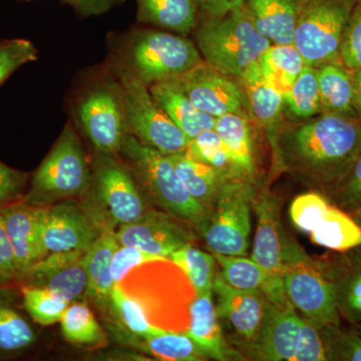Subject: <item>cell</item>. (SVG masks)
Listing matches in <instances>:
<instances>
[{"instance_id": "26", "label": "cell", "mask_w": 361, "mask_h": 361, "mask_svg": "<svg viewBox=\"0 0 361 361\" xmlns=\"http://www.w3.org/2000/svg\"><path fill=\"white\" fill-rule=\"evenodd\" d=\"M137 20L187 37L198 23L196 0H135Z\"/></svg>"}, {"instance_id": "29", "label": "cell", "mask_w": 361, "mask_h": 361, "mask_svg": "<svg viewBox=\"0 0 361 361\" xmlns=\"http://www.w3.org/2000/svg\"><path fill=\"white\" fill-rule=\"evenodd\" d=\"M258 65L263 77L284 97L306 66L293 44H271L259 59Z\"/></svg>"}, {"instance_id": "51", "label": "cell", "mask_w": 361, "mask_h": 361, "mask_svg": "<svg viewBox=\"0 0 361 361\" xmlns=\"http://www.w3.org/2000/svg\"><path fill=\"white\" fill-rule=\"evenodd\" d=\"M199 11L208 16H222L245 6L246 0H196Z\"/></svg>"}, {"instance_id": "23", "label": "cell", "mask_w": 361, "mask_h": 361, "mask_svg": "<svg viewBox=\"0 0 361 361\" xmlns=\"http://www.w3.org/2000/svg\"><path fill=\"white\" fill-rule=\"evenodd\" d=\"M303 0H246L251 20L272 44H293Z\"/></svg>"}, {"instance_id": "37", "label": "cell", "mask_w": 361, "mask_h": 361, "mask_svg": "<svg viewBox=\"0 0 361 361\" xmlns=\"http://www.w3.org/2000/svg\"><path fill=\"white\" fill-rule=\"evenodd\" d=\"M59 322L63 336L71 343L94 345L104 341L103 330L87 304H71Z\"/></svg>"}, {"instance_id": "33", "label": "cell", "mask_w": 361, "mask_h": 361, "mask_svg": "<svg viewBox=\"0 0 361 361\" xmlns=\"http://www.w3.org/2000/svg\"><path fill=\"white\" fill-rule=\"evenodd\" d=\"M284 99L289 111L298 121L307 120L322 113L316 68L304 66Z\"/></svg>"}, {"instance_id": "9", "label": "cell", "mask_w": 361, "mask_h": 361, "mask_svg": "<svg viewBox=\"0 0 361 361\" xmlns=\"http://www.w3.org/2000/svg\"><path fill=\"white\" fill-rule=\"evenodd\" d=\"M257 180L232 179L221 188L202 236L213 253L246 256Z\"/></svg>"}, {"instance_id": "14", "label": "cell", "mask_w": 361, "mask_h": 361, "mask_svg": "<svg viewBox=\"0 0 361 361\" xmlns=\"http://www.w3.org/2000/svg\"><path fill=\"white\" fill-rule=\"evenodd\" d=\"M213 294L218 318L229 325L237 350L247 360V353L262 329L270 301L261 289L232 287L223 279L219 271L214 278Z\"/></svg>"}, {"instance_id": "34", "label": "cell", "mask_w": 361, "mask_h": 361, "mask_svg": "<svg viewBox=\"0 0 361 361\" xmlns=\"http://www.w3.org/2000/svg\"><path fill=\"white\" fill-rule=\"evenodd\" d=\"M322 266L334 284L339 312L349 322L361 324V262L345 271L329 270Z\"/></svg>"}, {"instance_id": "6", "label": "cell", "mask_w": 361, "mask_h": 361, "mask_svg": "<svg viewBox=\"0 0 361 361\" xmlns=\"http://www.w3.org/2000/svg\"><path fill=\"white\" fill-rule=\"evenodd\" d=\"M283 285L289 302L301 317L319 329L339 327L336 290L322 263L289 239L284 260Z\"/></svg>"}, {"instance_id": "32", "label": "cell", "mask_w": 361, "mask_h": 361, "mask_svg": "<svg viewBox=\"0 0 361 361\" xmlns=\"http://www.w3.org/2000/svg\"><path fill=\"white\" fill-rule=\"evenodd\" d=\"M169 259L184 271L196 296L213 291L214 278L217 272V261L213 254L199 250L191 243L174 252Z\"/></svg>"}, {"instance_id": "38", "label": "cell", "mask_w": 361, "mask_h": 361, "mask_svg": "<svg viewBox=\"0 0 361 361\" xmlns=\"http://www.w3.org/2000/svg\"><path fill=\"white\" fill-rule=\"evenodd\" d=\"M147 350L161 360L198 361L207 357L200 348L183 332L166 331L146 338Z\"/></svg>"}, {"instance_id": "13", "label": "cell", "mask_w": 361, "mask_h": 361, "mask_svg": "<svg viewBox=\"0 0 361 361\" xmlns=\"http://www.w3.org/2000/svg\"><path fill=\"white\" fill-rule=\"evenodd\" d=\"M97 154L90 185L97 200L108 214L111 224L135 222L149 210L134 175L126 164L114 158L115 155Z\"/></svg>"}, {"instance_id": "49", "label": "cell", "mask_w": 361, "mask_h": 361, "mask_svg": "<svg viewBox=\"0 0 361 361\" xmlns=\"http://www.w3.org/2000/svg\"><path fill=\"white\" fill-rule=\"evenodd\" d=\"M27 182V174L0 161V209L20 198Z\"/></svg>"}, {"instance_id": "3", "label": "cell", "mask_w": 361, "mask_h": 361, "mask_svg": "<svg viewBox=\"0 0 361 361\" xmlns=\"http://www.w3.org/2000/svg\"><path fill=\"white\" fill-rule=\"evenodd\" d=\"M202 58L225 75L241 80L270 47L243 6L222 16H208L194 30Z\"/></svg>"}, {"instance_id": "10", "label": "cell", "mask_w": 361, "mask_h": 361, "mask_svg": "<svg viewBox=\"0 0 361 361\" xmlns=\"http://www.w3.org/2000/svg\"><path fill=\"white\" fill-rule=\"evenodd\" d=\"M116 73L129 134L166 155L186 151L190 140L159 106L148 85L120 66Z\"/></svg>"}, {"instance_id": "1", "label": "cell", "mask_w": 361, "mask_h": 361, "mask_svg": "<svg viewBox=\"0 0 361 361\" xmlns=\"http://www.w3.org/2000/svg\"><path fill=\"white\" fill-rule=\"evenodd\" d=\"M275 165L308 184L336 190L361 154V120L334 113L282 123L270 140Z\"/></svg>"}, {"instance_id": "48", "label": "cell", "mask_w": 361, "mask_h": 361, "mask_svg": "<svg viewBox=\"0 0 361 361\" xmlns=\"http://www.w3.org/2000/svg\"><path fill=\"white\" fill-rule=\"evenodd\" d=\"M334 198L339 207L357 212L361 209V154L350 172L334 190Z\"/></svg>"}, {"instance_id": "41", "label": "cell", "mask_w": 361, "mask_h": 361, "mask_svg": "<svg viewBox=\"0 0 361 361\" xmlns=\"http://www.w3.org/2000/svg\"><path fill=\"white\" fill-rule=\"evenodd\" d=\"M33 341L35 334L25 318L8 304L0 302V353L21 350Z\"/></svg>"}, {"instance_id": "5", "label": "cell", "mask_w": 361, "mask_h": 361, "mask_svg": "<svg viewBox=\"0 0 361 361\" xmlns=\"http://www.w3.org/2000/svg\"><path fill=\"white\" fill-rule=\"evenodd\" d=\"M203 61L196 44L185 35L140 30L133 33L126 44L118 66L149 87L175 80Z\"/></svg>"}, {"instance_id": "18", "label": "cell", "mask_w": 361, "mask_h": 361, "mask_svg": "<svg viewBox=\"0 0 361 361\" xmlns=\"http://www.w3.org/2000/svg\"><path fill=\"white\" fill-rule=\"evenodd\" d=\"M101 231L102 226L75 204L47 206L42 240L49 254L87 252Z\"/></svg>"}, {"instance_id": "30", "label": "cell", "mask_w": 361, "mask_h": 361, "mask_svg": "<svg viewBox=\"0 0 361 361\" xmlns=\"http://www.w3.org/2000/svg\"><path fill=\"white\" fill-rule=\"evenodd\" d=\"M310 240L330 250L346 252L361 246V228L341 208L330 206L324 219L313 231Z\"/></svg>"}, {"instance_id": "45", "label": "cell", "mask_w": 361, "mask_h": 361, "mask_svg": "<svg viewBox=\"0 0 361 361\" xmlns=\"http://www.w3.org/2000/svg\"><path fill=\"white\" fill-rule=\"evenodd\" d=\"M341 61L348 70L361 71V0H357L342 37Z\"/></svg>"}, {"instance_id": "27", "label": "cell", "mask_w": 361, "mask_h": 361, "mask_svg": "<svg viewBox=\"0 0 361 361\" xmlns=\"http://www.w3.org/2000/svg\"><path fill=\"white\" fill-rule=\"evenodd\" d=\"M316 70L322 113L358 118L355 104L353 71L345 68L341 61L325 63Z\"/></svg>"}, {"instance_id": "42", "label": "cell", "mask_w": 361, "mask_h": 361, "mask_svg": "<svg viewBox=\"0 0 361 361\" xmlns=\"http://www.w3.org/2000/svg\"><path fill=\"white\" fill-rule=\"evenodd\" d=\"M329 207L326 199L317 192L299 195L290 205L292 222L301 231L310 233L324 219Z\"/></svg>"}, {"instance_id": "47", "label": "cell", "mask_w": 361, "mask_h": 361, "mask_svg": "<svg viewBox=\"0 0 361 361\" xmlns=\"http://www.w3.org/2000/svg\"><path fill=\"white\" fill-rule=\"evenodd\" d=\"M161 258L166 257L154 255L135 247L118 246L111 260V272L114 283L115 285L120 283L123 278L127 276L128 273L137 266Z\"/></svg>"}, {"instance_id": "20", "label": "cell", "mask_w": 361, "mask_h": 361, "mask_svg": "<svg viewBox=\"0 0 361 361\" xmlns=\"http://www.w3.org/2000/svg\"><path fill=\"white\" fill-rule=\"evenodd\" d=\"M207 358L216 360H245L244 356L226 341L218 318L213 291L196 296L190 307V324L186 334Z\"/></svg>"}, {"instance_id": "8", "label": "cell", "mask_w": 361, "mask_h": 361, "mask_svg": "<svg viewBox=\"0 0 361 361\" xmlns=\"http://www.w3.org/2000/svg\"><path fill=\"white\" fill-rule=\"evenodd\" d=\"M356 2L357 0H303L293 44L306 66L318 68L341 61L342 37Z\"/></svg>"}, {"instance_id": "36", "label": "cell", "mask_w": 361, "mask_h": 361, "mask_svg": "<svg viewBox=\"0 0 361 361\" xmlns=\"http://www.w3.org/2000/svg\"><path fill=\"white\" fill-rule=\"evenodd\" d=\"M85 253L51 274L39 278L42 283L39 286L44 287L68 303L78 300L85 294L89 284Z\"/></svg>"}, {"instance_id": "24", "label": "cell", "mask_w": 361, "mask_h": 361, "mask_svg": "<svg viewBox=\"0 0 361 361\" xmlns=\"http://www.w3.org/2000/svg\"><path fill=\"white\" fill-rule=\"evenodd\" d=\"M118 246L115 230L111 223H106L102 226L99 237L85 253L89 277L85 294L101 307L111 305V291L115 286L111 272V260Z\"/></svg>"}, {"instance_id": "16", "label": "cell", "mask_w": 361, "mask_h": 361, "mask_svg": "<svg viewBox=\"0 0 361 361\" xmlns=\"http://www.w3.org/2000/svg\"><path fill=\"white\" fill-rule=\"evenodd\" d=\"M185 223L165 211L149 210L135 222L121 225L116 236L120 245L169 258L194 241L193 233Z\"/></svg>"}, {"instance_id": "43", "label": "cell", "mask_w": 361, "mask_h": 361, "mask_svg": "<svg viewBox=\"0 0 361 361\" xmlns=\"http://www.w3.org/2000/svg\"><path fill=\"white\" fill-rule=\"evenodd\" d=\"M37 59L39 52L30 40H0V85L20 66L37 61Z\"/></svg>"}, {"instance_id": "50", "label": "cell", "mask_w": 361, "mask_h": 361, "mask_svg": "<svg viewBox=\"0 0 361 361\" xmlns=\"http://www.w3.org/2000/svg\"><path fill=\"white\" fill-rule=\"evenodd\" d=\"M18 277L13 247L7 237L4 219L0 214V284L6 283Z\"/></svg>"}, {"instance_id": "40", "label": "cell", "mask_w": 361, "mask_h": 361, "mask_svg": "<svg viewBox=\"0 0 361 361\" xmlns=\"http://www.w3.org/2000/svg\"><path fill=\"white\" fill-rule=\"evenodd\" d=\"M111 305L123 324L135 336L146 339L167 331L152 324L140 304L118 285H115L111 291Z\"/></svg>"}, {"instance_id": "54", "label": "cell", "mask_w": 361, "mask_h": 361, "mask_svg": "<svg viewBox=\"0 0 361 361\" xmlns=\"http://www.w3.org/2000/svg\"><path fill=\"white\" fill-rule=\"evenodd\" d=\"M21 1H32V0H21ZM61 1L66 2V4L73 6H75V4H77V0H61Z\"/></svg>"}, {"instance_id": "44", "label": "cell", "mask_w": 361, "mask_h": 361, "mask_svg": "<svg viewBox=\"0 0 361 361\" xmlns=\"http://www.w3.org/2000/svg\"><path fill=\"white\" fill-rule=\"evenodd\" d=\"M322 330L329 360L361 361V334L342 332L339 327Z\"/></svg>"}, {"instance_id": "17", "label": "cell", "mask_w": 361, "mask_h": 361, "mask_svg": "<svg viewBox=\"0 0 361 361\" xmlns=\"http://www.w3.org/2000/svg\"><path fill=\"white\" fill-rule=\"evenodd\" d=\"M47 206L23 202L0 209L7 237L13 247L18 277L44 260L49 252L42 240V225Z\"/></svg>"}, {"instance_id": "11", "label": "cell", "mask_w": 361, "mask_h": 361, "mask_svg": "<svg viewBox=\"0 0 361 361\" xmlns=\"http://www.w3.org/2000/svg\"><path fill=\"white\" fill-rule=\"evenodd\" d=\"M257 217L251 259L267 274L269 285L265 292L268 300L283 307L289 303L283 285L284 260L289 237L281 222L279 200L265 187H258L253 202Z\"/></svg>"}, {"instance_id": "28", "label": "cell", "mask_w": 361, "mask_h": 361, "mask_svg": "<svg viewBox=\"0 0 361 361\" xmlns=\"http://www.w3.org/2000/svg\"><path fill=\"white\" fill-rule=\"evenodd\" d=\"M214 130L220 135L244 174L256 180V151L252 121L247 113L226 114L216 118Z\"/></svg>"}, {"instance_id": "7", "label": "cell", "mask_w": 361, "mask_h": 361, "mask_svg": "<svg viewBox=\"0 0 361 361\" xmlns=\"http://www.w3.org/2000/svg\"><path fill=\"white\" fill-rule=\"evenodd\" d=\"M92 173L82 142L71 123H66L51 152L33 174L28 203H45L87 193Z\"/></svg>"}, {"instance_id": "21", "label": "cell", "mask_w": 361, "mask_h": 361, "mask_svg": "<svg viewBox=\"0 0 361 361\" xmlns=\"http://www.w3.org/2000/svg\"><path fill=\"white\" fill-rule=\"evenodd\" d=\"M239 80L245 92L252 123L264 130L270 141L282 123L283 94L263 77L258 63L251 66Z\"/></svg>"}, {"instance_id": "31", "label": "cell", "mask_w": 361, "mask_h": 361, "mask_svg": "<svg viewBox=\"0 0 361 361\" xmlns=\"http://www.w3.org/2000/svg\"><path fill=\"white\" fill-rule=\"evenodd\" d=\"M185 154L190 158L217 169L229 179H250L237 165L224 142L214 129L204 130L191 140Z\"/></svg>"}, {"instance_id": "4", "label": "cell", "mask_w": 361, "mask_h": 361, "mask_svg": "<svg viewBox=\"0 0 361 361\" xmlns=\"http://www.w3.org/2000/svg\"><path fill=\"white\" fill-rule=\"evenodd\" d=\"M118 153L145 193L161 210L203 231L209 213L183 186L170 157L128 134Z\"/></svg>"}, {"instance_id": "2", "label": "cell", "mask_w": 361, "mask_h": 361, "mask_svg": "<svg viewBox=\"0 0 361 361\" xmlns=\"http://www.w3.org/2000/svg\"><path fill=\"white\" fill-rule=\"evenodd\" d=\"M118 285L140 304L152 324L186 334L196 292L182 268L171 259L139 265Z\"/></svg>"}, {"instance_id": "55", "label": "cell", "mask_w": 361, "mask_h": 361, "mask_svg": "<svg viewBox=\"0 0 361 361\" xmlns=\"http://www.w3.org/2000/svg\"><path fill=\"white\" fill-rule=\"evenodd\" d=\"M357 212H358V216H357V221H356V222H357V224L360 225V228H361V209H360V210H358Z\"/></svg>"}, {"instance_id": "25", "label": "cell", "mask_w": 361, "mask_h": 361, "mask_svg": "<svg viewBox=\"0 0 361 361\" xmlns=\"http://www.w3.org/2000/svg\"><path fill=\"white\" fill-rule=\"evenodd\" d=\"M168 156L188 193L210 215L221 188L227 180L232 179L217 169L190 158L185 152Z\"/></svg>"}, {"instance_id": "39", "label": "cell", "mask_w": 361, "mask_h": 361, "mask_svg": "<svg viewBox=\"0 0 361 361\" xmlns=\"http://www.w3.org/2000/svg\"><path fill=\"white\" fill-rule=\"evenodd\" d=\"M23 306L28 314L40 325L61 322L71 303L42 286H25L21 289Z\"/></svg>"}, {"instance_id": "35", "label": "cell", "mask_w": 361, "mask_h": 361, "mask_svg": "<svg viewBox=\"0 0 361 361\" xmlns=\"http://www.w3.org/2000/svg\"><path fill=\"white\" fill-rule=\"evenodd\" d=\"M219 264L223 279L238 289H261L267 291L269 280L263 268L257 262L245 256L223 255L213 253Z\"/></svg>"}, {"instance_id": "12", "label": "cell", "mask_w": 361, "mask_h": 361, "mask_svg": "<svg viewBox=\"0 0 361 361\" xmlns=\"http://www.w3.org/2000/svg\"><path fill=\"white\" fill-rule=\"evenodd\" d=\"M75 116L97 153L118 154L129 134L118 82H102L90 89L78 102Z\"/></svg>"}, {"instance_id": "52", "label": "cell", "mask_w": 361, "mask_h": 361, "mask_svg": "<svg viewBox=\"0 0 361 361\" xmlns=\"http://www.w3.org/2000/svg\"><path fill=\"white\" fill-rule=\"evenodd\" d=\"M118 0H77L75 8L84 16H97L109 11Z\"/></svg>"}, {"instance_id": "46", "label": "cell", "mask_w": 361, "mask_h": 361, "mask_svg": "<svg viewBox=\"0 0 361 361\" xmlns=\"http://www.w3.org/2000/svg\"><path fill=\"white\" fill-rule=\"evenodd\" d=\"M326 360H329V353L322 330L301 317L300 334L293 361Z\"/></svg>"}, {"instance_id": "19", "label": "cell", "mask_w": 361, "mask_h": 361, "mask_svg": "<svg viewBox=\"0 0 361 361\" xmlns=\"http://www.w3.org/2000/svg\"><path fill=\"white\" fill-rule=\"evenodd\" d=\"M301 316L289 302L283 307L269 303L262 329L247 353V360L293 361Z\"/></svg>"}, {"instance_id": "53", "label": "cell", "mask_w": 361, "mask_h": 361, "mask_svg": "<svg viewBox=\"0 0 361 361\" xmlns=\"http://www.w3.org/2000/svg\"><path fill=\"white\" fill-rule=\"evenodd\" d=\"M355 80V104L358 118L361 120V71H353Z\"/></svg>"}, {"instance_id": "15", "label": "cell", "mask_w": 361, "mask_h": 361, "mask_svg": "<svg viewBox=\"0 0 361 361\" xmlns=\"http://www.w3.org/2000/svg\"><path fill=\"white\" fill-rule=\"evenodd\" d=\"M175 80L199 110L215 118L230 113L248 114L245 92L240 80L205 61Z\"/></svg>"}, {"instance_id": "56", "label": "cell", "mask_w": 361, "mask_h": 361, "mask_svg": "<svg viewBox=\"0 0 361 361\" xmlns=\"http://www.w3.org/2000/svg\"><path fill=\"white\" fill-rule=\"evenodd\" d=\"M358 334H361V324L358 326Z\"/></svg>"}, {"instance_id": "22", "label": "cell", "mask_w": 361, "mask_h": 361, "mask_svg": "<svg viewBox=\"0 0 361 361\" xmlns=\"http://www.w3.org/2000/svg\"><path fill=\"white\" fill-rule=\"evenodd\" d=\"M149 92L169 118L191 141L206 130L215 128L216 118L199 110L177 80L149 85Z\"/></svg>"}]
</instances>
